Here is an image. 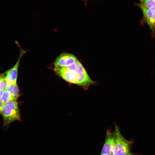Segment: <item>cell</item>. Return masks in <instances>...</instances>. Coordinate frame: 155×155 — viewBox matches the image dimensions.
<instances>
[{
	"instance_id": "obj_1",
	"label": "cell",
	"mask_w": 155,
	"mask_h": 155,
	"mask_svg": "<svg viewBox=\"0 0 155 155\" xmlns=\"http://www.w3.org/2000/svg\"><path fill=\"white\" fill-rule=\"evenodd\" d=\"M54 70L67 82L78 85L85 90H87L90 85L96 84L78 60L68 66L55 67Z\"/></svg>"
},
{
	"instance_id": "obj_2",
	"label": "cell",
	"mask_w": 155,
	"mask_h": 155,
	"mask_svg": "<svg viewBox=\"0 0 155 155\" xmlns=\"http://www.w3.org/2000/svg\"><path fill=\"white\" fill-rule=\"evenodd\" d=\"M0 114L3 119V127L5 128L13 121L20 120V111L17 100L4 103Z\"/></svg>"
},
{
	"instance_id": "obj_3",
	"label": "cell",
	"mask_w": 155,
	"mask_h": 155,
	"mask_svg": "<svg viewBox=\"0 0 155 155\" xmlns=\"http://www.w3.org/2000/svg\"><path fill=\"white\" fill-rule=\"evenodd\" d=\"M115 144L112 155H134L131 152L132 141L126 139L121 134L118 126L115 125Z\"/></svg>"
},
{
	"instance_id": "obj_4",
	"label": "cell",
	"mask_w": 155,
	"mask_h": 155,
	"mask_svg": "<svg viewBox=\"0 0 155 155\" xmlns=\"http://www.w3.org/2000/svg\"><path fill=\"white\" fill-rule=\"evenodd\" d=\"M116 136L114 131L108 129L101 154L112 155L115 144Z\"/></svg>"
},
{
	"instance_id": "obj_5",
	"label": "cell",
	"mask_w": 155,
	"mask_h": 155,
	"mask_svg": "<svg viewBox=\"0 0 155 155\" xmlns=\"http://www.w3.org/2000/svg\"><path fill=\"white\" fill-rule=\"evenodd\" d=\"M26 51L20 49L19 58L15 64L4 73L7 83H17L18 70L20 62L23 55Z\"/></svg>"
},
{
	"instance_id": "obj_6",
	"label": "cell",
	"mask_w": 155,
	"mask_h": 155,
	"mask_svg": "<svg viewBox=\"0 0 155 155\" xmlns=\"http://www.w3.org/2000/svg\"><path fill=\"white\" fill-rule=\"evenodd\" d=\"M78 61L74 55L67 53L60 55L54 63L55 67H63L71 65Z\"/></svg>"
},
{
	"instance_id": "obj_7",
	"label": "cell",
	"mask_w": 155,
	"mask_h": 155,
	"mask_svg": "<svg viewBox=\"0 0 155 155\" xmlns=\"http://www.w3.org/2000/svg\"><path fill=\"white\" fill-rule=\"evenodd\" d=\"M143 11L144 18L150 29H155V8L148 9L139 5Z\"/></svg>"
},
{
	"instance_id": "obj_8",
	"label": "cell",
	"mask_w": 155,
	"mask_h": 155,
	"mask_svg": "<svg viewBox=\"0 0 155 155\" xmlns=\"http://www.w3.org/2000/svg\"><path fill=\"white\" fill-rule=\"evenodd\" d=\"M6 90L8 91L15 100L19 96V89L17 83H7Z\"/></svg>"
},
{
	"instance_id": "obj_9",
	"label": "cell",
	"mask_w": 155,
	"mask_h": 155,
	"mask_svg": "<svg viewBox=\"0 0 155 155\" xmlns=\"http://www.w3.org/2000/svg\"><path fill=\"white\" fill-rule=\"evenodd\" d=\"M141 3L139 5L148 9L155 8V0H140Z\"/></svg>"
},
{
	"instance_id": "obj_10",
	"label": "cell",
	"mask_w": 155,
	"mask_h": 155,
	"mask_svg": "<svg viewBox=\"0 0 155 155\" xmlns=\"http://www.w3.org/2000/svg\"><path fill=\"white\" fill-rule=\"evenodd\" d=\"M0 100L4 104L8 102L15 99L10 93L6 90L4 91L3 95L0 98Z\"/></svg>"
},
{
	"instance_id": "obj_11",
	"label": "cell",
	"mask_w": 155,
	"mask_h": 155,
	"mask_svg": "<svg viewBox=\"0 0 155 155\" xmlns=\"http://www.w3.org/2000/svg\"><path fill=\"white\" fill-rule=\"evenodd\" d=\"M7 82L5 79L4 73L0 74V90L4 91L6 90Z\"/></svg>"
},
{
	"instance_id": "obj_12",
	"label": "cell",
	"mask_w": 155,
	"mask_h": 155,
	"mask_svg": "<svg viewBox=\"0 0 155 155\" xmlns=\"http://www.w3.org/2000/svg\"><path fill=\"white\" fill-rule=\"evenodd\" d=\"M4 103L0 100V113L1 112Z\"/></svg>"
},
{
	"instance_id": "obj_13",
	"label": "cell",
	"mask_w": 155,
	"mask_h": 155,
	"mask_svg": "<svg viewBox=\"0 0 155 155\" xmlns=\"http://www.w3.org/2000/svg\"><path fill=\"white\" fill-rule=\"evenodd\" d=\"M4 91L0 90V98L2 96Z\"/></svg>"
},
{
	"instance_id": "obj_14",
	"label": "cell",
	"mask_w": 155,
	"mask_h": 155,
	"mask_svg": "<svg viewBox=\"0 0 155 155\" xmlns=\"http://www.w3.org/2000/svg\"><path fill=\"white\" fill-rule=\"evenodd\" d=\"M100 155H111L109 154H100Z\"/></svg>"
},
{
	"instance_id": "obj_15",
	"label": "cell",
	"mask_w": 155,
	"mask_h": 155,
	"mask_svg": "<svg viewBox=\"0 0 155 155\" xmlns=\"http://www.w3.org/2000/svg\"></svg>"
},
{
	"instance_id": "obj_16",
	"label": "cell",
	"mask_w": 155,
	"mask_h": 155,
	"mask_svg": "<svg viewBox=\"0 0 155 155\" xmlns=\"http://www.w3.org/2000/svg\"></svg>"
}]
</instances>
